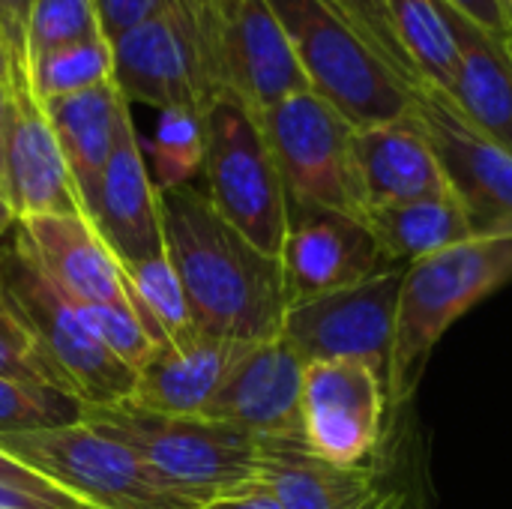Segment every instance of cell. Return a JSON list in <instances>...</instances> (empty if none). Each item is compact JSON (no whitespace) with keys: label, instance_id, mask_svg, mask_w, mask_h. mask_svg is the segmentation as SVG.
I'll return each mask as SVG.
<instances>
[{"label":"cell","instance_id":"6da1fadb","mask_svg":"<svg viewBox=\"0 0 512 509\" xmlns=\"http://www.w3.org/2000/svg\"><path fill=\"white\" fill-rule=\"evenodd\" d=\"M159 213L192 324L207 336L246 345L282 336L291 306L282 258L261 252L225 222L195 183L159 189Z\"/></svg>","mask_w":512,"mask_h":509},{"label":"cell","instance_id":"7a4b0ae2","mask_svg":"<svg viewBox=\"0 0 512 509\" xmlns=\"http://www.w3.org/2000/svg\"><path fill=\"white\" fill-rule=\"evenodd\" d=\"M510 279L512 237L468 240L405 267L387 381V402L393 408L414 396L444 333Z\"/></svg>","mask_w":512,"mask_h":509},{"label":"cell","instance_id":"3957f363","mask_svg":"<svg viewBox=\"0 0 512 509\" xmlns=\"http://www.w3.org/2000/svg\"><path fill=\"white\" fill-rule=\"evenodd\" d=\"M81 420L129 447L177 495L195 504L258 480V435L234 423L156 414L132 402L84 405Z\"/></svg>","mask_w":512,"mask_h":509},{"label":"cell","instance_id":"277c9868","mask_svg":"<svg viewBox=\"0 0 512 509\" xmlns=\"http://www.w3.org/2000/svg\"><path fill=\"white\" fill-rule=\"evenodd\" d=\"M273 15L309 81L354 129L402 120L414 111V87L327 0H270Z\"/></svg>","mask_w":512,"mask_h":509},{"label":"cell","instance_id":"5b68a950","mask_svg":"<svg viewBox=\"0 0 512 509\" xmlns=\"http://www.w3.org/2000/svg\"><path fill=\"white\" fill-rule=\"evenodd\" d=\"M0 297L24 324L66 396L81 405L129 399L135 372L93 336L75 303L39 273L15 240L0 246Z\"/></svg>","mask_w":512,"mask_h":509},{"label":"cell","instance_id":"8992f818","mask_svg":"<svg viewBox=\"0 0 512 509\" xmlns=\"http://www.w3.org/2000/svg\"><path fill=\"white\" fill-rule=\"evenodd\" d=\"M204 192L213 207L261 252L279 258L288 198L258 114L231 93L204 111Z\"/></svg>","mask_w":512,"mask_h":509},{"label":"cell","instance_id":"52a82bcc","mask_svg":"<svg viewBox=\"0 0 512 509\" xmlns=\"http://www.w3.org/2000/svg\"><path fill=\"white\" fill-rule=\"evenodd\" d=\"M0 450L96 509H201L177 495L129 447L87 426L0 435Z\"/></svg>","mask_w":512,"mask_h":509},{"label":"cell","instance_id":"ba28073f","mask_svg":"<svg viewBox=\"0 0 512 509\" xmlns=\"http://www.w3.org/2000/svg\"><path fill=\"white\" fill-rule=\"evenodd\" d=\"M285 198L357 216L366 198L354 162V126L318 93H294L258 114Z\"/></svg>","mask_w":512,"mask_h":509},{"label":"cell","instance_id":"9c48e42d","mask_svg":"<svg viewBox=\"0 0 512 509\" xmlns=\"http://www.w3.org/2000/svg\"><path fill=\"white\" fill-rule=\"evenodd\" d=\"M114 84L150 108L207 111L219 96L192 0H165L153 15L111 39Z\"/></svg>","mask_w":512,"mask_h":509},{"label":"cell","instance_id":"30bf717a","mask_svg":"<svg viewBox=\"0 0 512 509\" xmlns=\"http://www.w3.org/2000/svg\"><path fill=\"white\" fill-rule=\"evenodd\" d=\"M213 81L255 114L309 90L270 0H192Z\"/></svg>","mask_w":512,"mask_h":509},{"label":"cell","instance_id":"8fae6325","mask_svg":"<svg viewBox=\"0 0 512 509\" xmlns=\"http://www.w3.org/2000/svg\"><path fill=\"white\" fill-rule=\"evenodd\" d=\"M405 267L288 306L282 339L306 363H363L390 381L396 309Z\"/></svg>","mask_w":512,"mask_h":509},{"label":"cell","instance_id":"7c38bea8","mask_svg":"<svg viewBox=\"0 0 512 509\" xmlns=\"http://www.w3.org/2000/svg\"><path fill=\"white\" fill-rule=\"evenodd\" d=\"M420 120L450 195L462 204L474 240L512 237V153L477 132L444 90L420 87L414 93Z\"/></svg>","mask_w":512,"mask_h":509},{"label":"cell","instance_id":"4fadbf2b","mask_svg":"<svg viewBox=\"0 0 512 509\" xmlns=\"http://www.w3.org/2000/svg\"><path fill=\"white\" fill-rule=\"evenodd\" d=\"M279 258L291 306L399 267L363 219L294 201H288V231Z\"/></svg>","mask_w":512,"mask_h":509},{"label":"cell","instance_id":"5bb4252c","mask_svg":"<svg viewBox=\"0 0 512 509\" xmlns=\"http://www.w3.org/2000/svg\"><path fill=\"white\" fill-rule=\"evenodd\" d=\"M387 384L363 363H312L303 375V438L342 468H363L387 411Z\"/></svg>","mask_w":512,"mask_h":509},{"label":"cell","instance_id":"9a60e30c","mask_svg":"<svg viewBox=\"0 0 512 509\" xmlns=\"http://www.w3.org/2000/svg\"><path fill=\"white\" fill-rule=\"evenodd\" d=\"M303 375L306 363L282 336L246 345L201 417L258 438H303Z\"/></svg>","mask_w":512,"mask_h":509},{"label":"cell","instance_id":"2e32d148","mask_svg":"<svg viewBox=\"0 0 512 509\" xmlns=\"http://www.w3.org/2000/svg\"><path fill=\"white\" fill-rule=\"evenodd\" d=\"M129 108L132 105L120 114L114 150L102 171L93 210V228L120 267H132L165 252L159 189L150 177Z\"/></svg>","mask_w":512,"mask_h":509},{"label":"cell","instance_id":"e0dca14e","mask_svg":"<svg viewBox=\"0 0 512 509\" xmlns=\"http://www.w3.org/2000/svg\"><path fill=\"white\" fill-rule=\"evenodd\" d=\"M15 246L69 300L132 309L129 279L84 213L24 216L15 222Z\"/></svg>","mask_w":512,"mask_h":509},{"label":"cell","instance_id":"ac0fdd59","mask_svg":"<svg viewBox=\"0 0 512 509\" xmlns=\"http://www.w3.org/2000/svg\"><path fill=\"white\" fill-rule=\"evenodd\" d=\"M3 189L15 210V222L24 216L84 213L57 135L30 87H12V114L3 144Z\"/></svg>","mask_w":512,"mask_h":509},{"label":"cell","instance_id":"d6986e66","mask_svg":"<svg viewBox=\"0 0 512 509\" xmlns=\"http://www.w3.org/2000/svg\"><path fill=\"white\" fill-rule=\"evenodd\" d=\"M243 348L246 342L207 336L201 330L156 345L147 363L135 372L126 402L156 414L201 417Z\"/></svg>","mask_w":512,"mask_h":509},{"label":"cell","instance_id":"ffe728a7","mask_svg":"<svg viewBox=\"0 0 512 509\" xmlns=\"http://www.w3.org/2000/svg\"><path fill=\"white\" fill-rule=\"evenodd\" d=\"M354 162L366 213L381 204H402L450 192L414 111L402 120L354 129Z\"/></svg>","mask_w":512,"mask_h":509},{"label":"cell","instance_id":"44dd1931","mask_svg":"<svg viewBox=\"0 0 512 509\" xmlns=\"http://www.w3.org/2000/svg\"><path fill=\"white\" fill-rule=\"evenodd\" d=\"M444 9L459 45V66L444 93L477 132L512 153V54L507 39L486 33L450 3Z\"/></svg>","mask_w":512,"mask_h":509},{"label":"cell","instance_id":"7402d4cb","mask_svg":"<svg viewBox=\"0 0 512 509\" xmlns=\"http://www.w3.org/2000/svg\"><path fill=\"white\" fill-rule=\"evenodd\" d=\"M258 480L285 509H375L372 471L342 468L309 450L306 438H258Z\"/></svg>","mask_w":512,"mask_h":509},{"label":"cell","instance_id":"603a6c76","mask_svg":"<svg viewBox=\"0 0 512 509\" xmlns=\"http://www.w3.org/2000/svg\"><path fill=\"white\" fill-rule=\"evenodd\" d=\"M39 105L57 135V144L63 150L66 168L72 174V183H75V192L81 201V210L93 222L102 171L111 159L120 114L129 102L123 99L117 84L108 81V84H99V87H90V90H81L72 96L45 99Z\"/></svg>","mask_w":512,"mask_h":509},{"label":"cell","instance_id":"cb8c5ba5","mask_svg":"<svg viewBox=\"0 0 512 509\" xmlns=\"http://www.w3.org/2000/svg\"><path fill=\"white\" fill-rule=\"evenodd\" d=\"M366 225L399 267H411L429 255L474 240L471 222L450 192L372 207L366 213Z\"/></svg>","mask_w":512,"mask_h":509},{"label":"cell","instance_id":"d4e9b609","mask_svg":"<svg viewBox=\"0 0 512 509\" xmlns=\"http://www.w3.org/2000/svg\"><path fill=\"white\" fill-rule=\"evenodd\" d=\"M387 9L420 84L447 90L459 66V45L444 0H387Z\"/></svg>","mask_w":512,"mask_h":509},{"label":"cell","instance_id":"484cf974","mask_svg":"<svg viewBox=\"0 0 512 509\" xmlns=\"http://www.w3.org/2000/svg\"><path fill=\"white\" fill-rule=\"evenodd\" d=\"M123 273L129 279L132 309L138 321L144 324L153 345H165L198 330L192 324V312H189L183 285L177 279V270L168 261V252L147 258L141 264L123 267Z\"/></svg>","mask_w":512,"mask_h":509},{"label":"cell","instance_id":"4316f807","mask_svg":"<svg viewBox=\"0 0 512 509\" xmlns=\"http://www.w3.org/2000/svg\"><path fill=\"white\" fill-rule=\"evenodd\" d=\"M114 81V51L105 33L45 51L27 66L30 93L45 102Z\"/></svg>","mask_w":512,"mask_h":509},{"label":"cell","instance_id":"83f0119b","mask_svg":"<svg viewBox=\"0 0 512 509\" xmlns=\"http://www.w3.org/2000/svg\"><path fill=\"white\" fill-rule=\"evenodd\" d=\"M156 189L186 186L204 168V114L195 108L159 111L156 129L141 141Z\"/></svg>","mask_w":512,"mask_h":509},{"label":"cell","instance_id":"f1b7e54d","mask_svg":"<svg viewBox=\"0 0 512 509\" xmlns=\"http://www.w3.org/2000/svg\"><path fill=\"white\" fill-rule=\"evenodd\" d=\"M84 405L54 387L0 375V435H27L81 423Z\"/></svg>","mask_w":512,"mask_h":509},{"label":"cell","instance_id":"f546056e","mask_svg":"<svg viewBox=\"0 0 512 509\" xmlns=\"http://www.w3.org/2000/svg\"><path fill=\"white\" fill-rule=\"evenodd\" d=\"M102 18L96 0H33L24 27V63L33 57L99 36Z\"/></svg>","mask_w":512,"mask_h":509},{"label":"cell","instance_id":"4dcf8cb0","mask_svg":"<svg viewBox=\"0 0 512 509\" xmlns=\"http://www.w3.org/2000/svg\"><path fill=\"white\" fill-rule=\"evenodd\" d=\"M75 303V300H72ZM81 321L93 330V336L132 372H138L153 354V342L129 306H105V303H75Z\"/></svg>","mask_w":512,"mask_h":509},{"label":"cell","instance_id":"1f68e13d","mask_svg":"<svg viewBox=\"0 0 512 509\" xmlns=\"http://www.w3.org/2000/svg\"><path fill=\"white\" fill-rule=\"evenodd\" d=\"M327 3L384 57V63L399 78H405L414 90L423 87L414 66H411V60L405 57V51L399 45V36L393 30V21H390L387 0H327Z\"/></svg>","mask_w":512,"mask_h":509},{"label":"cell","instance_id":"d6a6232c","mask_svg":"<svg viewBox=\"0 0 512 509\" xmlns=\"http://www.w3.org/2000/svg\"><path fill=\"white\" fill-rule=\"evenodd\" d=\"M0 375L60 390L36 342L30 339V333L24 330V324L15 318V312L9 309L3 297H0Z\"/></svg>","mask_w":512,"mask_h":509},{"label":"cell","instance_id":"836d02e7","mask_svg":"<svg viewBox=\"0 0 512 509\" xmlns=\"http://www.w3.org/2000/svg\"><path fill=\"white\" fill-rule=\"evenodd\" d=\"M33 0H0V45L9 60V87H27L24 27Z\"/></svg>","mask_w":512,"mask_h":509},{"label":"cell","instance_id":"e575fe53","mask_svg":"<svg viewBox=\"0 0 512 509\" xmlns=\"http://www.w3.org/2000/svg\"><path fill=\"white\" fill-rule=\"evenodd\" d=\"M0 509H96L69 492H42L12 480H0Z\"/></svg>","mask_w":512,"mask_h":509},{"label":"cell","instance_id":"d590c367","mask_svg":"<svg viewBox=\"0 0 512 509\" xmlns=\"http://www.w3.org/2000/svg\"><path fill=\"white\" fill-rule=\"evenodd\" d=\"M162 3L165 0H96L99 18H102V30H105L108 39H114L126 27L138 24L141 18L153 15Z\"/></svg>","mask_w":512,"mask_h":509},{"label":"cell","instance_id":"8d00e7d4","mask_svg":"<svg viewBox=\"0 0 512 509\" xmlns=\"http://www.w3.org/2000/svg\"><path fill=\"white\" fill-rule=\"evenodd\" d=\"M465 18H471L477 27H483L492 36L510 39L512 36V15L504 0H444Z\"/></svg>","mask_w":512,"mask_h":509},{"label":"cell","instance_id":"74e56055","mask_svg":"<svg viewBox=\"0 0 512 509\" xmlns=\"http://www.w3.org/2000/svg\"><path fill=\"white\" fill-rule=\"evenodd\" d=\"M201 509H285L282 501L273 495L270 486H264L261 480L243 483L231 492H222L210 501H204Z\"/></svg>","mask_w":512,"mask_h":509},{"label":"cell","instance_id":"f35d334b","mask_svg":"<svg viewBox=\"0 0 512 509\" xmlns=\"http://www.w3.org/2000/svg\"><path fill=\"white\" fill-rule=\"evenodd\" d=\"M0 480H12V483L30 486V489H42V492H63L60 486H54V483L45 480L42 474L30 471L27 465H21L18 459H12V456L3 453V450H0Z\"/></svg>","mask_w":512,"mask_h":509},{"label":"cell","instance_id":"ab89813d","mask_svg":"<svg viewBox=\"0 0 512 509\" xmlns=\"http://www.w3.org/2000/svg\"><path fill=\"white\" fill-rule=\"evenodd\" d=\"M9 114H12V87H9V81L0 75V183H3V144H6Z\"/></svg>","mask_w":512,"mask_h":509},{"label":"cell","instance_id":"60d3db41","mask_svg":"<svg viewBox=\"0 0 512 509\" xmlns=\"http://www.w3.org/2000/svg\"><path fill=\"white\" fill-rule=\"evenodd\" d=\"M9 228H15V210H12V204H9V198H6V189H3V183H0V237H3Z\"/></svg>","mask_w":512,"mask_h":509},{"label":"cell","instance_id":"b9f144b4","mask_svg":"<svg viewBox=\"0 0 512 509\" xmlns=\"http://www.w3.org/2000/svg\"><path fill=\"white\" fill-rule=\"evenodd\" d=\"M0 75L9 81V60H6V51H3V45H0Z\"/></svg>","mask_w":512,"mask_h":509},{"label":"cell","instance_id":"7bdbcfd3","mask_svg":"<svg viewBox=\"0 0 512 509\" xmlns=\"http://www.w3.org/2000/svg\"><path fill=\"white\" fill-rule=\"evenodd\" d=\"M507 3V9H510V15H512V0H504Z\"/></svg>","mask_w":512,"mask_h":509},{"label":"cell","instance_id":"ee69618b","mask_svg":"<svg viewBox=\"0 0 512 509\" xmlns=\"http://www.w3.org/2000/svg\"><path fill=\"white\" fill-rule=\"evenodd\" d=\"M507 48H510V54H512V36H510V39H507Z\"/></svg>","mask_w":512,"mask_h":509}]
</instances>
